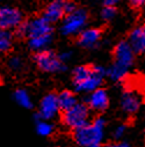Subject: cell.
<instances>
[{"mask_svg":"<svg viewBox=\"0 0 145 147\" xmlns=\"http://www.w3.org/2000/svg\"><path fill=\"white\" fill-rule=\"evenodd\" d=\"M106 126V121L102 117L95 118L92 123L75 130V140L80 147L100 146L103 139V131Z\"/></svg>","mask_w":145,"mask_h":147,"instance_id":"cell-1","label":"cell"},{"mask_svg":"<svg viewBox=\"0 0 145 147\" xmlns=\"http://www.w3.org/2000/svg\"><path fill=\"white\" fill-rule=\"evenodd\" d=\"M15 30L16 35L20 37L33 38L47 34H52V26L44 16H39L28 22H21Z\"/></svg>","mask_w":145,"mask_h":147,"instance_id":"cell-2","label":"cell"},{"mask_svg":"<svg viewBox=\"0 0 145 147\" xmlns=\"http://www.w3.org/2000/svg\"><path fill=\"white\" fill-rule=\"evenodd\" d=\"M62 119H63V123L72 130H77V129L86 125L89 121L88 105L85 103L77 102L73 107L64 110Z\"/></svg>","mask_w":145,"mask_h":147,"instance_id":"cell-3","label":"cell"},{"mask_svg":"<svg viewBox=\"0 0 145 147\" xmlns=\"http://www.w3.org/2000/svg\"><path fill=\"white\" fill-rule=\"evenodd\" d=\"M88 20V14L84 8H76L73 12L66 14L62 27L60 31L65 36H73L79 34L84 27L86 26Z\"/></svg>","mask_w":145,"mask_h":147,"instance_id":"cell-4","label":"cell"},{"mask_svg":"<svg viewBox=\"0 0 145 147\" xmlns=\"http://www.w3.org/2000/svg\"><path fill=\"white\" fill-rule=\"evenodd\" d=\"M34 59L37 67L47 73H57L65 69L64 63L58 58V56L55 52L47 49L42 51H37Z\"/></svg>","mask_w":145,"mask_h":147,"instance_id":"cell-5","label":"cell"},{"mask_svg":"<svg viewBox=\"0 0 145 147\" xmlns=\"http://www.w3.org/2000/svg\"><path fill=\"white\" fill-rule=\"evenodd\" d=\"M135 61V52L132 48L130 47L129 42L127 41H121L116 44L114 49V65L117 67L129 71V68L132 66Z\"/></svg>","mask_w":145,"mask_h":147,"instance_id":"cell-6","label":"cell"},{"mask_svg":"<svg viewBox=\"0 0 145 147\" xmlns=\"http://www.w3.org/2000/svg\"><path fill=\"white\" fill-rule=\"evenodd\" d=\"M104 76H106V69L102 66H92L91 74L81 82L75 85V88L77 92L80 93H91L101 86Z\"/></svg>","mask_w":145,"mask_h":147,"instance_id":"cell-7","label":"cell"},{"mask_svg":"<svg viewBox=\"0 0 145 147\" xmlns=\"http://www.w3.org/2000/svg\"><path fill=\"white\" fill-rule=\"evenodd\" d=\"M23 20L22 13L11 6L0 7V29H15Z\"/></svg>","mask_w":145,"mask_h":147,"instance_id":"cell-8","label":"cell"},{"mask_svg":"<svg viewBox=\"0 0 145 147\" xmlns=\"http://www.w3.org/2000/svg\"><path fill=\"white\" fill-rule=\"evenodd\" d=\"M59 104H58V100H57V95L54 93H50L48 95H45L41 103H40V110H39V117L42 119H52L55 118L58 113H59Z\"/></svg>","mask_w":145,"mask_h":147,"instance_id":"cell-9","label":"cell"},{"mask_svg":"<svg viewBox=\"0 0 145 147\" xmlns=\"http://www.w3.org/2000/svg\"><path fill=\"white\" fill-rule=\"evenodd\" d=\"M87 104L88 108H91L94 111L102 113L109 105V97L104 89L102 88H96L93 92H91L88 98H87Z\"/></svg>","mask_w":145,"mask_h":147,"instance_id":"cell-10","label":"cell"},{"mask_svg":"<svg viewBox=\"0 0 145 147\" xmlns=\"http://www.w3.org/2000/svg\"><path fill=\"white\" fill-rule=\"evenodd\" d=\"M142 104L140 95L135 90H125L121 97V108L124 113L132 115L138 111Z\"/></svg>","mask_w":145,"mask_h":147,"instance_id":"cell-11","label":"cell"},{"mask_svg":"<svg viewBox=\"0 0 145 147\" xmlns=\"http://www.w3.org/2000/svg\"><path fill=\"white\" fill-rule=\"evenodd\" d=\"M65 3H66V0H51V1L48 4V6L45 7V9H44L43 16L50 23L59 21L63 16L66 15Z\"/></svg>","mask_w":145,"mask_h":147,"instance_id":"cell-12","label":"cell"},{"mask_svg":"<svg viewBox=\"0 0 145 147\" xmlns=\"http://www.w3.org/2000/svg\"><path fill=\"white\" fill-rule=\"evenodd\" d=\"M128 42L135 53H145V24L136 27L130 32Z\"/></svg>","mask_w":145,"mask_h":147,"instance_id":"cell-13","label":"cell"},{"mask_svg":"<svg viewBox=\"0 0 145 147\" xmlns=\"http://www.w3.org/2000/svg\"><path fill=\"white\" fill-rule=\"evenodd\" d=\"M101 30L96 29V28H88V29H83L79 32V38H78V43L83 47V48H94L101 40Z\"/></svg>","mask_w":145,"mask_h":147,"instance_id":"cell-14","label":"cell"},{"mask_svg":"<svg viewBox=\"0 0 145 147\" xmlns=\"http://www.w3.org/2000/svg\"><path fill=\"white\" fill-rule=\"evenodd\" d=\"M52 42V34H47L42 36H37V37L29 38V47L34 51H42L45 50Z\"/></svg>","mask_w":145,"mask_h":147,"instance_id":"cell-15","label":"cell"},{"mask_svg":"<svg viewBox=\"0 0 145 147\" xmlns=\"http://www.w3.org/2000/svg\"><path fill=\"white\" fill-rule=\"evenodd\" d=\"M57 100H58V104L60 110H66L71 107H73L77 103V97L76 95L70 92V90H63L60 94L57 95Z\"/></svg>","mask_w":145,"mask_h":147,"instance_id":"cell-16","label":"cell"},{"mask_svg":"<svg viewBox=\"0 0 145 147\" xmlns=\"http://www.w3.org/2000/svg\"><path fill=\"white\" fill-rule=\"evenodd\" d=\"M14 100L22 108H26V109L33 108L31 97H30L29 93L26 89H18V90H15V93H14Z\"/></svg>","mask_w":145,"mask_h":147,"instance_id":"cell-17","label":"cell"},{"mask_svg":"<svg viewBox=\"0 0 145 147\" xmlns=\"http://www.w3.org/2000/svg\"><path fill=\"white\" fill-rule=\"evenodd\" d=\"M13 45V35L9 30L0 29V52H7Z\"/></svg>","mask_w":145,"mask_h":147,"instance_id":"cell-18","label":"cell"},{"mask_svg":"<svg viewBox=\"0 0 145 147\" xmlns=\"http://www.w3.org/2000/svg\"><path fill=\"white\" fill-rule=\"evenodd\" d=\"M36 131L42 137H49L54 132V126L47 119L41 118L40 121H37V124H36Z\"/></svg>","mask_w":145,"mask_h":147,"instance_id":"cell-19","label":"cell"},{"mask_svg":"<svg viewBox=\"0 0 145 147\" xmlns=\"http://www.w3.org/2000/svg\"><path fill=\"white\" fill-rule=\"evenodd\" d=\"M116 15V8L114 6H104L101 11V18L104 21H110Z\"/></svg>","mask_w":145,"mask_h":147,"instance_id":"cell-20","label":"cell"},{"mask_svg":"<svg viewBox=\"0 0 145 147\" xmlns=\"http://www.w3.org/2000/svg\"><path fill=\"white\" fill-rule=\"evenodd\" d=\"M8 67H9L12 71H14V72L20 71V69L23 67V61H22V59H21L20 57L13 56V57H11L9 60H8Z\"/></svg>","mask_w":145,"mask_h":147,"instance_id":"cell-21","label":"cell"},{"mask_svg":"<svg viewBox=\"0 0 145 147\" xmlns=\"http://www.w3.org/2000/svg\"><path fill=\"white\" fill-rule=\"evenodd\" d=\"M125 125H119L116 129H115V131H114V138L115 139H120V138H122L123 137V134H124V132H125Z\"/></svg>","mask_w":145,"mask_h":147,"instance_id":"cell-22","label":"cell"},{"mask_svg":"<svg viewBox=\"0 0 145 147\" xmlns=\"http://www.w3.org/2000/svg\"><path fill=\"white\" fill-rule=\"evenodd\" d=\"M76 8H77V6H76V4L73 1H71V0H66V3H65V12H66V14L73 12Z\"/></svg>","mask_w":145,"mask_h":147,"instance_id":"cell-23","label":"cell"},{"mask_svg":"<svg viewBox=\"0 0 145 147\" xmlns=\"http://www.w3.org/2000/svg\"><path fill=\"white\" fill-rule=\"evenodd\" d=\"M71 57H72V52H70V51H64V52H62V53L58 56V58H59L63 63H65V61L70 60V59H71Z\"/></svg>","mask_w":145,"mask_h":147,"instance_id":"cell-24","label":"cell"},{"mask_svg":"<svg viewBox=\"0 0 145 147\" xmlns=\"http://www.w3.org/2000/svg\"><path fill=\"white\" fill-rule=\"evenodd\" d=\"M128 1L133 6V7H140L145 5V0H128Z\"/></svg>","mask_w":145,"mask_h":147,"instance_id":"cell-25","label":"cell"},{"mask_svg":"<svg viewBox=\"0 0 145 147\" xmlns=\"http://www.w3.org/2000/svg\"><path fill=\"white\" fill-rule=\"evenodd\" d=\"M121 1V0H102V3L104 6H116Z\"/></svg>","mask_w":145,"mask_h":147,"instance_id":"cell-26","label":"cell"},{"mask_svg":"<svg viewBox=\"0 0 145 147\" xmlns=\"http://www.w3.org/2000/svg\"><path fill=\"white\" fill-rule=\"evenodd\" d=\"M104 147H119V145H116V144H107Z\"/></svg>","mask_w":145,"mask_h":147,"instance_id":"cell-27","label":"cell"},{"mask_svg":"<svg viewBox=\"0 0 145 147\" xmlns=\"http://www.w3.org/2000/svg\"><path fill=\"white\" fill-rule=\"evenodd\" d=\"M119 147H131L129 144H127V142H123V144H121V145H119Z\"/></svg>","mask_w":145,"mask_h":147,"instance_id":"cell-28","label":"cell"},{"mask_svg":"<svg viewBox=\"0 0 145 147\" xmlns=\"http://www.w3.org/2000/svg\"><path fill=\"white\" fill-rule=\"evenodd\" d=\"M89 147H99V146H89Z\"/></svg>","mask_w":145,"mask_h":147,"instance_id":"cell-29","label":"cell"}]
</instances>
